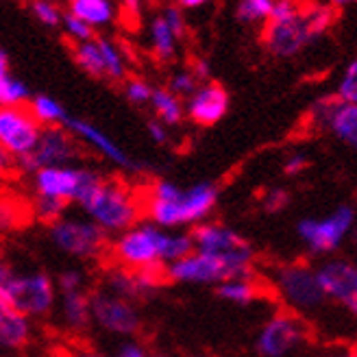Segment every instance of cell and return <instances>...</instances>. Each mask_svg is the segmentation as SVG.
Returning <instances> with one entry per match:
<instances>
[{"label": "cell", "instance_id": "50", "mask_svg": "<svg viewBox=\"0 0 357 357\" xmlns=\"http://www.w3.org/2000/svg\"><path fill=\"white\" fill-rule=\"evenodd\" d=\"M333 357H357V347H349V349L337 351Z\"/></svg>", "mask_w": 357, "mask_h": 357}, {"label": "cell", "instance_id": "14", "mask_svg": "<svg viewBox=\"0 0 357 357\" xmlns=\"http://www.w3.org/2000/svg\"><path fill=\"white\" fill-rule=\"evenodd\" d=\"M164 273L168 283H190V285H218L234 277H248L238 273L231 264L199 251H192L183 259L168 264L164 268Z\"/></svg>", "mask_w": 357, "mask_h": 357}, {"label": "cell", "instance_id": "18", "mask_svg": "<svg viewBox=\"0 0 357 357\" xmlns=\"http://www.w3.org/2000/svg\"><path fill=\"white\" fill-rule=\"evenodd\" d=\"M229 92L220 83H201L196 92L183 100L185 118L199 127H213L229 112Z\"/></svg>", "mask_w": 357, "mask_h": 357}, {"label": "cell", "instance_id": "43", "mask_svg": "<svg viewBox=\"0 0 357 357\" xmlns=\"http://www.w3.org/2000/svg\"><path fill=\"white\" fill-rule=\"evenodd\" d=\"M151 355V351L146 349V344L144 342H139V340H122L118 347H116V351H114V355L112 357H149Z\"/></svg>", "mask_w": 357, "mask_h": 357}, {"label": "cell", "instance_id": "19", "mask_svg": "<svg viewBox=\"0 0 357 357\" xmlns=\"http://www.w3.org/2000/svg\"><path fill=\"white\" fill-rule=\"evenodd\" d=\"M316 277L327 301H335L347 305L351 296L357 292V264L344 257L325 259L316 268Z\"/></svg>", "mask_w": 357, "mask_h": 357}, {"label": "cell", "instance_id": "37", "mask_svg": "<svg viewBox=\"0 0 357 357\" xmlns=\"http://www.w3.org/2000/svg\"><path fill=\"white\" fill-rule=\"evenodd\" d=\"M199 85L201 83L196 81V77L192 75L190 68H178V70H174V73L170 75L166 89H168V92H172L174 96H178L181 100H185V98H190L196 92V87H199Z\"/></svg>", "mask_w": 357, "mask_h": 357}, {"label": "cell", "instance_id": "23", "mask_svg": "<svg viewBox=\"0 0 357 357\" xmlns=\"http://www.w3.org/2000/svg\"><path fill=\"white\" fill-rule=\"evenodd\" d=\"M59 318L70 331H83L92 325V312H89V292H70L59 294L57 298Z\"/></svg>", "mask_w": 357, "mask_h": 357}, {"label": "cell", "instance_id": "7", "mask_svg": "<svg viewBox=\"0 0 357 357\" xmlns=\"http://www.w3.org/2000/svg\"><path fill=\"white\" fill-rule=\"evenodd\" d=\"M57 285L48 273L44 271H15L9 290L3 303L11 305L26 318L48 316L57 305Z\"/></svg>", "mask_w": 357, "mask_h": 357}, {"label": "cell", "instance_id": "42", "mask_svg": "<svg viewBox=\"0 0 357 357\" xmlns=\"http://www.w3.org/2000/svg\"><path fill=\"white\" fill-rule=\"evenodd\" d=\"M310 168V157L301 151H294L290 153L288 157L283 159V172L288 176H298Z\"/></svg>", "mask_w": 357, "mask_h": 357}, {"label": "cell", "instance_id": "34", "mask_svg": "<svg viewBox=\"0 0 357 357\" xmlns=\"http://www.w3.org/2000/svg\"><path fill=\"white\" fill-rule=\"evenodd\" d=\"M153 92H155V87L146 79H142V77H129L127 81L122 83V94H124V98H127L135 107H146V105H151Z\"/></svg>", "mask_w": 357, "mask_h": 357}, {"label": "cell", "instance_id": "5", "mask_svg": "<svg viewBox=\"0 0 357 357\" xmlns=\"http://www.w3.org/2000/svg\"><path fill=\"white\" fill-rule=\"evenodd\" d=\"M190 236L194 242V251L218 257L231 264L242 275H253L255 251L248 244V240L242 238L236 229L207 220L199 227H194L190 231Z\"/></svg>", "mask_w": 357, "mask_h": 357}, {"label": "cell", "instance_id": "48", "mask_svg": "<svg viewBox=\"0 0 357 357\" xmlns=\"http://www.w3.org/2000/svg\"><path fill=\"white\" fill-rule=\"evenodd\" d=\"M66 357H107V355H102V353H98V351H94V349H73V351H68L66 353Z\"/></svg>", "mask_w": 357, "mask_h": 357}, {"label": "cell", "instance_id": "3", "mask_svg": "<svg viewBox=\"0 0 357 357\" xmlns=\"http://www.w3.org/2000/svg\"><path fill=\"white\" fill-rule=\"evenodd\" d=\"M79 207L85 211L87 220H92L107 238H116L142 220L139 192L118 178L100 176L92 190L85 194Z\"/></svg>", "mask_w": 357, "mask_h": 357}, {"label": "cell", "instance_id": "6", "mask_svg": "<svg viewBox=\"0 0 357 357\" xmlns=\"http://www.w3.org/2000/svg\"><path fill=\"white\" fill-rule=\"evenodd\" d=\"M273 283L288 312H294L298 316L316 312L327 301L325 292L320 290L316 268H312L305 261H292L279 266L275 271Z\"/></svg>", "mask_w": 357, "mask_h": 357}, {"label": "cell", "instance_id": "38", "mask_svg": "<svg viewBox=\"0 0 357 357\" xmlns=\"http://www.w3.org/2000/svg\"><path fill=\"white\" fill-rule=\"evenodd\" d=\"M61 31H63V35H66L68 42L73 44V46L85 44V42H89V40H94V38H96V31H92L85 22H81L77 15L68 13V11L63 13Z\"/></svg>", "mask_w": 357, "mask_h": 357}, {"label": "cell", "instance_id": "53", "mask_svg": "<svg viewBox=\"0 0 357 357\" xmlns=\"http://www.w3.org/2000/svg\"><path fill=\"white\" fill-rule=\"evenodd\" d=\"M196 357H211V355H196Z\"/></svg>", "mask_w": 357, "mask_h": 357}, {"label": "cell", "instance_id": "9", "mask_svg": "<svg viewBox=\"0 0 357 357\" xmlns=\"http://www.w3.org/2000/svg\"><path fill=\"white\" fill-rule=\"evenodd\" d=\"M100 174L81 166H55V168H40L33 172V188L35 196H46V199L59 203H81L85 194L92 190Z\"/></svg>", "mask_w": 357, "mask_h": 357}, {"label": "cell", "instance_id": "13", "mask_svg": "<svg viewBox=\"0 0 357 357\" xmlns=\"http://www.w3.org/2000/svg\"><path fill=\"white\" fill-rule=\"evenodd\" d=\"M42 127L31 116L29 107H0V149L15 162L26 159L38 146Z\"/></svg>", "mask_w": 357, "mask_h": 357}, {"label": "cell", "instance_id": "32", "mask_svg": "<svg viewBox=\"0 0 357 357\" xmlns=\"http://www.w3.org/2000/svg\"><path fill=\"white\" fill-rule=\"evenodd\" d=\"M337 105H340V100L335 98V94L323 96V98L314 100L312 107L307 109V116H305L307 127L312 131H327L329 129V122H331V116L337 109Z\"/></svg>", "mask_w": 357, "mask_h": 357}, {"label": "cell", "instance_id": "29", "mask_svg": "<svg viewBox=\"0 0 357 357\" xmlns=\"http://www.w3.org/2000/svg\"><path fill=\"white\" fill-rule=\"evenodd\" d=\"M327 131H331L337 139L347 142L351 149L357 151V107H351L344 102L337 105Z\"/></svg>", "mask_w": 357, "mask_h": 357}, {"label": "cell", "instance_id": "11", "mask_svg": "<svg viewBox=\"0 0 357 357\" xmlns=\"http://www.w3.org/2000/svg\"><path fill=\"white\" fill-rule=\"evenodd\" d=\"M310 340V327L294 312H277L264 323L257 333L255 349L259 357H288Z\"/></svg>", "mask_w": 357, "mask_h": 357}, {"label": "cell", "instance_id": "21", "mask_svg": "<svg viewBox=\"0 0 357 357\" xmlns=\"http://www.w3.org/2000/svg\"><path fill=\"white\" fill-rule=\"evenodd\" d=\"M96 44L102 61V81L124 83L129 79V57L120 42L109 35H96Z\"/></svg>", "mask_w": 357, "mask_h": 357}, {"label": "cell", "instance_id": "30", "mask_svg": "<svg viewBox=\"0 0 357 357\" xmlns=\"http://www.w3.org/2000/svg\"><path fill=\"white\" fill-rule=\"evenodd\" d=\"M275 0H240L236 7V17L242 24H259L264 26L273 15Z\"/></svg>", "mask_w": 357, "mask_h": 357}, {"label": "cell", "instance_id": "39", "mask_svg": "<svg viewBox=\"0 0 357 357\" xmlns=\"http://www.w3.org/2000/svg\"><path fill=\"white\" fill-rule=\"evenodd\" d=\"M55 285H57V292L59 294L83 292L85 285H87V279H85V273L79 271V268H66V271H61L57 275Z\"/></svg>", "mask_w": 357, "mask_h": 357}, {"label": "cell", "instance_id": "24", "mask_svg": "<svg viewBox=\"0 0 357 357\" xmlns=\"http://www.w3.org/2000/svg\"><path fill=\"white\" fill-rule=\"evenodd\" d=\"M68 13L77 15L92 31L112 26L118 17V9L109 0H73L68 5Z\"/></svg>", "mask_w": 357, "mask_h": 357}, {"label": "cell", "instance_id": "36", "mask_svg": "<svg viewBox=\"0 0 357 357\" xmlns=\"http://www.w3.org/2000/svg\"><path fill=\"white\" fill-rule=\"evenodd\" d=\"M335 98L344 105L357 107V57L344 68L340 81H337Z\"/></svg>", "mask_w": 357, "mask_h": 357}, {"label": "cell", "instance_id": "22", "mask_svg": "<svg viewBox=\"0 0 357 357\" xmlns=\"http://www.w3.org/2000/svg\"><path fill=\"white\" fill-rule=\"evenodd\" d=\"M146 38H149V48L153 52V57L162 63L172 61L178 55V46H181V42H183V40L176 38L174 31L166 24V20L159 11L149 20Z\"/></svg>", "mask_w": 357, "mask_h": 357}, {"label": "cell", "instance_id": "15", "mask_svg": "<svg viewBox=\"0 0 357 357\" xmlns=\"http://www.w3.org/2000/svg\"><path fill=\"white\" fill-rule=\"evenodd\" d=\"M79 157V142L73 137L66 127H52L42 129L38 146L35 151L17 162V170L35 172L40 168H55V166H73V162Z\"/></svg>", "mask_w": 357, "mask_h": 357}, {"label": "cell", "instance_id": "4", "mask_svg": "<svg viewBox=\"0 0 357 357\" xmlns=\"http://www.w3.org/2000/svg\"><path fill=\"white\" fill-rule=\"evenodd\" d=\"M261 46L277 59H290L314 42L305 20L303 5L279 0L273 7V15L261 26Z\"/></svg>", "mask_w": 357, "mask_h": 357}, {"label": "cell", "instance_id": "26", "mask_svg": "<svg viewBox=\"0 0 357 357\" xmlns=\"http://www.w3.org/2000/svg\"><path fill=\"white\" fill-rule=\"evenodd\" d=\"M33 92L29 85L11 75L9 57L7 52L0 48V107H20L29 105Z\"/></svg>", "mask_w": 357, "mask_h": 357}, {"label": "cell", "instance_id": "49", "mask_svg": "<svg viewBox=\"0 0 357 357\" xmlns=\"http://www.w3.org/2000/svg\"><path fill=\"white\" fill-rule=\"evenodd\" d=\"M176 7H181L183 11L185 9H199V7H205V0H178Z\"/></svg>", "mask_w": 357, "mask_h": 357}, {"label": "cell", "instance_id": "46", "mask_svg": "<svg viewBox=\"0 0 357 357\" xmlns=\"http://www.w3.org/2000/svg\"><path fill=\"white\" fill-rule=\"evenodd\" d=\"M188 68L192 70V75L196 77V81H199V83H209L211 81V66H209L207 59H194Z\"/></svg>", "mask_w": 357, "mask_h": 357}, {"label": "cell", "instance_id": "1", "mask_svg": "<svg viewBox=\"0 0 357 357\" xmlns=\"http://www.w3.org/2000/svg\"><path fill=\"white\" fill-rule=\"evenodd\" d=\"M142 199V216L159 229L183 231V227H199L207 222L218 205V185L201 181L190 188H178L170 178H157Z\"/></svg>", "mask_w": 357, "mask_h": 357}, {"label": "cell", "instance_id": "33", "mask_svg": "<svg viewBox=\"0 0 357 357\" xmlns=\"http://www.w3.org/2000/svg\"><path fill=\"white\" fill-rule=\"evenodd\" d=\"M31 15L46 29H61L63 20V9L57 3H50V0H33L29 5Z\"/></svg>", "mask_w": 357, "mask_h": 357}, {"label": "cell", "instance_id": "51", "mask_svg": "<svg viewBox=\"0 0 357 357\" xmlns=\"http://www.w3.org/2000/svg\"><path fill=\"white\" fill-rule=\"evenodd\" d=\"M351 238H353V244L357 246V227L353 229V234H351Z\"/></svg>", "mask_w": 357, "mask_h": 357}, {"label": "cell", "instance_id": "35", "mask_svg": "<svg viewBox=\"0 0 357 357\" xmlns=\"http://www.w3.org/2000/svg\"><path fill=\"white\" fill-rule=\"evenodd\" d=\"M66 209H68L66 203L46 199V196H35L33 203H31L33 216L38 218V220H42V222H46V225H52V222H57L59 218H63Z\"/></svg>", "mask_w": 357, "mask_h": 357}, {"label": "cell", "instance_id": "31", "mask_svg": "<svg viewBox=\"0 0 357 357\" xmlns=\"http://www.w3.org/2000/svg\"><path fill=\"white\" fill-rule=\"evenodd\" d=\"M303 11H305V20L307 26L312 31V38L318 40L335 24L337 11L331 5H303Z\"/></svg>", "mask_w": 357, "mask_h": 357}, {"label": "cell", "instance_id": "40", "mask_svg": "<svg viewBox=\"0 0 357 357\" xmlns=\"http://www.w3.org/2000/svg\"><path fill=\"white\" fill-rule=\"evenodd\" d=\"M259 205L266 213H279L290 205V192L285 188H268L259 196Z\"/></svg>", "mask_w": 357, "mask_h": 357}, {"label": "cell", "instance_id": "47", "mask_svg": "<svg viewBox=\"0 0 357 357\" xmlns=\"http://www.w3.org/2000/svg\"><path fill=\"white\" fill-rule=\"evenodd\" d=\"M13 172H17V162L9 153L0 149V176H9Z\"/></svg>", "mask_w": 357, "mask_h": 357}, {"label": "cell", "instance_id": "8", "mask_svg": "<svg viewBox=\"0 0 357 357\" xmlns=\"http://www.w3.org/2000/svg\"><path fill=\"white\" fill-rule=\"evenodd\" d=\"M355 229V209L351 205L335 207L323 218H305L296 227L301 242L314 255H333Z\"/></svg>", "mask_w": 357, "mask_h": 357}, {"label": "cell", "instance_id": "45", "mask_svg": "<svg viewBox=\"0 0 357 357\" xmlns=\"http://www.w3.org/2000/svg\"><path fill=\"white\" fill-rule=\"evenodd\" d=\"M146 133H149V137L155 142L157 146H166L168 142H170V129L164 127V124L159 122V120H155V118H151L146 122Z\"/></svg>", "mask_w": 357, "mask_h": 357}, {"label": "cell", "instance_id": "2", "mask_svg": "<svg viewBox=\"0 0 357 357\" xmlns=\"http://www.w3.org/2000/svg\"><path fill=\"white\" fill-rule=\"evenodd\" d=\"M194 251L190 231L159 229L149 220H139L131 229L114 238L109 255L124 271H146L166 268L172 261L183 259Z\"/></svg>", "mask_w": 357, "mask_h": 357}, {"label": "cell", "instance_id": "41", "mask_svg": "<svg viewBox=\"0 0 357 357\" xmlns=\"http://www.w3.org/2000/svg\"><path fill=\"white\" fill-rule=\"evenodd\" d=\"M162 17L166 20V24L174 31V35L178 40H185V33H188V20H185V11L176 5H168L162 11Z\"/></svg>", "mask_w": 357, "mask_h": 357}, {"label": "cell", "instance_id": "10", "mask_svg": "<svg viewBox=\"0 0 357 357\" xmlns=\"http://www.w3.org/2000/svg\"><path fill=\"white\" fill-rule=\"evenodd\" d=\"M48 238L63 255L77 259H96L107 251V236L87 218L63 216L48 225Z\"/></svg>", "mask_w": 357, "mask_h": 357}, {"label": "cell", "instance_id": "28", "mask_svg": "<svg viewBox=\"0 0 357 357\" xmlns=\"http://www.w3.org/2000/svg\"><path fill=\"white\" fill-rule=\"evenodd\" d=\"M216 294L234 305H251L261 296V283L253 277H234L216 285Z\"/></svg>", "mask_w": 357, "mask_h": 357}, {"label": "cell", "instance_id": "52", "mask_svg": "<svg viewBox=\"0 0 357 357\" xmlns=\"http://www.w3.org/2000/svg\"><path fill=\"white\" fill-rule=\"evenodd\" d=\"M149 357H170V355H166V353H151Z\"/></svg>", "mask_w": 357, "mask_h": 357}, {"label": "cell", "instance_id": "27", "mask_svg": "<svg viewBox=\"0 0 357 357\" xmlns=\"http://www.w3.org/2000/svg\"><path fill=\"white\" fill-rule=\"evenodd\" d=\"M151 109H153V118L159 120L168 129L178 127V124L185 120L183 100L174 96L172 92H168L166 87H155L153 98H151Z\"/></svg>", "mask_w": 357, "mask_h": 357}, {"label": "cell", "instance_id": "17", "mask_svg": "<svg viewBox=\"0 0 357 357\" xmlns=\"http://www.w3.org/2000/svg\"><path fill=\"white\" fill-rule=\"evenodd\" d=\"M66 129L73 133V137L77 142H81V144H85L87 149H92L96 155H100L102 159H107V162H112L114 166L124 168V170H137L139 168L127 155V151H124L114 137H109L102 129H98L96 124L81 120V118H70Z\"/></svg>", "mask_w": 357, "mask_h": 357}, {"label": "cell", "instance_id": "16", "mask_svg": "<svg viewBox=\"0 0 357 357\" xmlns=\"http://www.w3.org/2000/svg\"><path fill=\"white\" fill-rule=\"evenodd\" d=\"M164 283H168L164 268H146V271H124V268H109L105 277V290L122 296L131 303L144 301L155 294Z\"/></svg>", "mask_w": 357, "mask_h": 357}, {"label": "cell", "instance_id": "44", "mask_svg": "<svg viewBox=\"0 0 357 357\" xmlns=\"http://www.w3.org/2000/svg\"><path fill=\"white\" fill-rule=\"evenodd\" d=\"M20 211L15 209L13 203L9 201H0V231H7V229H13L20 222Z\"/></svg>", "mask_w": 357, "mask_h": 357}, {"label": "cell", "instance_id": "12", "mask_svg": "<svg viewBox=\"0 0 357 357\" xmlns=\"http://www.w3.org/2000/svg\"><path fill=\"white\" fill-rule=\"evenodd\" d=\"M89 312H92V325L100 327L107 333L133 337L142 329V316L135 303L107 290L89 294Z\"/></svg>", "mask_w": 357, "mask_h": 357}, {"label": "cell", "instance_id": "25", "mask_svg": "<svg viewBox=\"0 0 357 357\" xmlns=\"http://www.w3.org/2000/svg\"><path fill=\"white\" fill-rule=\"evenodd\" d=\"M26 107H29L31 116L35 118V122H38L42 129L66 127L68 120L73 118L55 96H48V94H33Z\"/></svg>", "mask_w": 357, "mask_h": 357}, {"label": "cell", "instance_id": "20", "mask_svg": "<svg viewBox=\"0 0 357 357\" xmlns=\"http://www.w3.org/2000/svg\"><path fill=\"white\" fill-rule=\"evenodd\" d=\"M33 337V320L0 301V347L20 351Z\"/></svg>", "mask_w": 357, "mask_h": 357}]
</instances>
